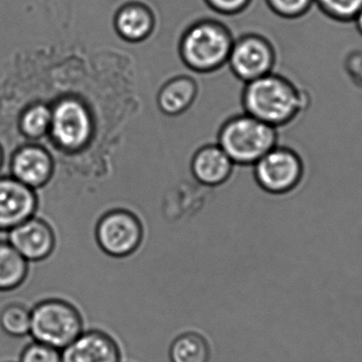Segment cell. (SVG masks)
<instances>
[{
	"label": "cell",
	"mask_w": 362,
	"mask_h": 362,
	"mask_svg": "<svg viewBox=\"0 0 362 362\" xmlns=\"http://www.w3.org/2000/svg\"><path fill=\"white\" fill-rule=\"evenodd\" d=\"M242 102L246 114L278 129L302 114L310 97L291 79L272 72L246 83Z\"/></svg>",
	"instance_id": "obj_1"
},
{
	"label": "cell",
	"mask_w": 362,
	"mask_h": 362,
	"mask_svg": "<svg viewBox=\"0 0 362 362\" xmlns=\"http://www.w3.org/2000/svg\"><path fill=\"white\" fill-rule=\"evenodd\" d=\"M233 42L221 21L199 19L187 28L181 38V59L194 72H215L227 63Z\"/></svg>",
	"instance_id": "obj_2"
},
{
	"label": "cell",
	"mask_w": 362,
	"mask_h": 362,
	"mask_svg": "<svg viewBox=\"0 0 362 362\" xmlns=\"http://www.w3.org/2000/svg\"><path fill=\"white\" fill-rule=\"evenodd\" d=\"M276 128L250 115L229 119L218 134V146L234 165L253 166L278 145Z\"/></svg>",
	"instance_id": "obj_3"
},
{
	"label": "cell",
	"mask_w": 362,
	"mask_h": 362,
	"mask_svg": "<svg viewBox=\"0 0 362 362\" xmlns=\"http://www.w3.org/2000/svg\"><path fill=\"white\" fill-rule=\"evenodd\" d=\"M83 332L80 312L65 300H44L31 310L30 336L33 341L62 351Z\"/></svg>",
	"instance_id": "obj_4"
},
{
	"label": "cell",
	"mask_w": 362,
	"mask_h": 362,
	"mask_svg": "<svg viewBox=\"0 0 362 362\" xmlns=\"http://www.w3.org/2000/svg\"><path fill=\"white\" fill-rule=\"evenodd\" d=\"M259 186L272 195H286L303 180L304 163L299 153L276 145L253 165Z\"/></svg>",
	"instance_id": "obj_5"
},
{
	"label": "cell",
	"mask_w": 362,
	"mask_h": 362,
	"mask_svg": "<svg viewBox=\"0 0 362 362\" xmlns=\"http://www.w3.org/2000/svg\"><path fill=\"white\" fill-rule=\"evenodd\" d=\"M93 117L84 102L66 97L51 106L49 134L59 148L78 151L86 146L93 135Z\"/></svg>",
	"instance_id": "obj_6"
},
{
	"label": "cell",
	"mask_w": 362,
	"mask_h": 362,
	"mask_svg": "<svg viewBox=\"0 0 362 362\" xmlns=\"http://www.w3.org/2000/svg\"><path fill=\"white\" fill-rule=\"evenodd\" d=\"M95 239L105 254L122 259L133 254L141 246L144 227L139 218L129 210H110L98 222Z\"/></svg>",
	"instance_id": "obj_7"
},
{
	"label": "cell",
	"mask_w": 362,
	"mask_h": 362,
	"mask_svg": "<svg viewBox=\"0 0 362 362\" xmlns=\"http://www.w3.org/2000/svg\"><path fill=\"white\" fill-rule=\"evenodd\" d=\"M276 61V50L267 38L248 34L234 40L227 63L236 78L248 83L274 72Z\"/></svg>",
	"instance_id": "obj_8"
},
{
	"label": "cell",
	"mask_w": 362,
	"mask_h": 362,
	"mask_svg": "<svg viewBox=\"0 0 362 362\" xmlns=\"http://www.w3.org/2000/svg\"><path fill=\"white\" fill-rule=\"evenodd\" d=\"M8 242L28 263H40L54 252L57 236L46 220L33 216L11 230Z\"/></svg>",
	"instance_id": "obj_9"
},
{
	"label": "cell",
	"mask_w": 362,
	"mask_h": 362,
	"mask_svg": "<svg viewBox=\"0 0 362 362\" xmlns=\"http://www.w3.org/2000/svg\"><path fill=\"white\" fill-rule=\"evenodd\" d=\"M38 199L35 191L13 176H0V232L11 230L35 216Z\"/></svg>",
	"instance_id": "obj_10"
},
{
	"label": "cell",
	"mask_w": 362,
	"mask_h": 362,
	"mask_svg": "<svg viewBox=\"0 0 362 362\" xmlns=\"http://www.w3.org/2000/svg\"><path fill=\"white\" fill-rule=\"evenodd\" d=\"M53 170L54 163L50 152L40 145H25L17 149L11 159L13 178L34 191L50 181Z\"/></svg>",
	"instance_id": "obj_11"
},
{
	"label": "cell",
	"mask_w": 362,
	"mask_h": 362,
	"mask_svg": "<svg viewBox=\"0 0 362 362\" xmlns=\"http://www.w3.org/2000/svg\"><path fill=\"white\" fill-rule=\"evenodd\" d=\"M63 362H121V351L114 338L102 331L83 332L62 350Z\"/></svg>",
	"instance_id": "obj_12"
},
{
	"label": "cell",
	"mask_w": 362,
	"mask_h": 362,
	"mask_svg": "<svg viewBox=\"0 0 362 362\" xmlns=\"http://www.w3.org/2000/svg\"><path fill=\"white\" fill-rule=\"evenodd\" d=\"M234 164L218 145L202 147L192 159V174L204 186L215 187L227 182Z\"/></svg>",
	"instance_id": "obj_13"
},
{
	"label": "cell",
	"mask_w": 362,
	"mask_h": 362,
	"mask_svg": "<svg viewBox=\"0 0 362 362\" xmlns=\"http://www.w3.org/2000/svg\"><path fill=\"white\" fill-rule=\"evenodd\" d=\"M112 23L121 38L131 43H138L152 34L156 17L146 4L129 2L117 11Z\"/></svg>",
	"instance_id": "obj_14"
},
{
	"label": "cell",
	"mask_w": 362,
	"mask_h": 362,
	"mask_svg": "<svg viewBox=\"0 0 362 362\" xmlns=\"http://www.w3.org/2000/svg\"><path fill=\"white\" fill-rule=\"evenodd\" d=\"M29 265L8 240H0V293L18 289L27 281Z\"/></svg>",
	"instance_id": "obj_15"
},
{
	"label": "cell",
	"mask_w": 362,
	"mask_h": 362,
	"mask_svg": "<svg viewBox=\"0 0 362 362\" xmlns=\"http://www.w3.org/2000/svg\"><path fill=\"white\" fill-rule=\"evenodd\" d=\"M196 83L187 77H178L165 83L158 94L159 108L165 114L176 116L187 110L196 98Z\"/></svg>",
	"instance_id": "obj_16"
},
{
	"label": "cell",
	"mask_w": 362,
	"mask_h": 362,
	"mask_svg": "<svg viewBox=\"0 0 362 362\" xmlns=\"http://www.w3.org/2000/svg\"><path fill=\"white\" fill-rule=\"evenodd\" d=\"M210 355L208 341L197 333L178 336L170 348L171 362H209Z\"/></svg>",
	"instance_id": "obj_17"
},
{
	"label": "cell",
	"mask_w": 362,
	"mask_h": 362,
	"mask_svg": "<svg viewBox=\"0 0 362 362\" xmlns=\"http://www.w3.org/2000/svg\"><path fill=\"white\" fill-rule=\"evenodd\" d=\"M51 125V106L37 103L28 106L19 118V128L30 140H40L49 133Z\"/></svg>",
	"instance_id": "obj_18"
},
{
	"label": "cell",
	"mask_w": 362,
	"mask_h": 362,
	"mask_svg": "<svg viewBox=\"0 0 362 362\" xmlns=\"http://www.w3.org/2000/svg\"><path fill=\"white\" fill-rule=\"evenodd\" d=\"M31 310L21 303H11L0 312V329L12 338L30 335Z\"/></svg>",
	"instance_id": "obj_19"
},
{
	"label": "cell",
	"mask_w": 362,
	"mask_h": 362,
	"mask_svg": "<svg viewBox=\"0 0 362 362\" xmlns=\"http://www.w3.org/2000/svg\"><path fill=\"white\" fill-rule=\"evenodd\" d=\"M315 6L333 21L349 23L361 10L362 0H315Z\"/></svg>",
	"instance_id": "obj_20"
},
{
	"label": "cell",
	"mask_w": 362,
	"mask_h": 362,
	"mask_svg": "<svg viewBox=\"0 0 362 362\" xmlns=\"http://www.w3.org/2000/svg\"><path fill=\"white\" fill-rule=\"evenodd\" d=\"M266 6L276 16L284 19H298L305 16L315 0H264Z\"/></svg>",
	"instance_id": "obj_21"
},
{
	"label": "cell",
	"mask_w": 362,
	"mask_h": 362,
	"mask_svg": "<svg viewBox=\"0 0 362 362\" xmlns=\"http://www.w3.org/2000/svg\"><path fill=\"white\" fill-rule=\"evenodd\" d=\"M19 362H63L62 351L40 342L32 341L21 354Z\"/></svg>",
	"instance_id": "obj_22"
},
{
	"label": "cell",
	"mask_w": 362,
	"mask_h": 362,
	"mask_svg": "<svg viewBox=\"0 0 362 362\" xmlns=\"http://www.w3.org/2000/svg\"><path fill=\"white\" fill-rule=\"evenodd\" d=\"M213 13L223 17L243 14L252 6L255 0H204Z\"/></svg>",
	"instance_id": "obj_23"
},
{
	"label": "cell",
	"mask_w": 362,
	"mask_h": 362,
	"mask_svg": "<svg viewBox=\"0 0 362 362\" xmlns=\"http://www.w3.org/2000/svg\"><path fill=\"white\" fill-rule=\"evenodd\" d=\"M353 23H355V27H356L357 31H358L359 34L362 36V9L358 13H357Z\"/></svg>",
	"instance_id": "obj_24"
},
{
	"label": "cell",
	"mask_w": 362,
	"mask_h": 362,
	"mask_svg": "<svg viewBox=\"0 0 362 362\" xmlns=\"http://www.w3.org/2000/svg\"><path fill=\"white\" fill-rule=\"evenodd\" d=\"M2 163H4V150H2L1 146H0V168H1Z\"/></svg>",
	"instance_id": "obj_25"
}]
</instances>
